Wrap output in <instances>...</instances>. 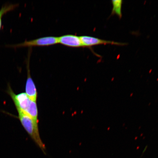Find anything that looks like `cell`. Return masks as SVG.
<instances>
[{
    "label": "cell",
    "mask_w": 158,
    "mask_h": 158,
    "mask_svg": "<svg viewBox=\"0 0 158 158\" xmlns=\"http://www.w3.org/2000/svg\"><path fill=\"white\" fill-rule=\"evenodd\" d=\"M18 112L19 118L23 127L45 154L46 148L40 136L38 126L35 125L32 118L28 114L21 111H18Z\"/></svg>",
    "instance_id": "cell-1"
},
{
    "label": "cell",
    "mask_w": 158,
    "mask_h": 158,
    "mask_svg": "<svg viewBox=\"0 0 158 158\" xmlns=\"http://www.w3.org/2000/svg\"><path fill=\"white\" fill-rule=\"evenodd\" d=\"M58 37L47 36L29 41H25L20 44L8 45V46L16 48L19 47H31L50 46L58 44Z\"/></svg>",
    "instance_id": "cell-2"
},
{
    "label": "cell",
    "mask_w": 158,
    "mask_h": 158,
    "mask_svg": "<svg viewBox=\"0 0 158 158\" xmlns=\"http://www.w3.org/2000/svg\"><path fill=\"white\" fill-rule=\"evenodd\" d=\"M29 50L27 60V77L26 83L25 93L28 96L30 99L32 101L36 102L37 98V92L34 81L31 77L30 69V59L31 53V48Z\"/></svg>",
    "instance_id": "cell-3"
},
{
    "label": "cell",
    "mask_w": 158,
    "mask_h": 158,
    "mask_svg": "<svg viewBox=\"0 0 158 158\" xmlns=\"http://www.w3.org/2000/svg\"><path fill=\"white\" fill-rule=\"evenodd\" d=\"M8 93L10 96L16 107L17 111L25 112L28 107L31 100L25 93L16 94L10 85H8Z\"/></svg>",
    "instance_id": "cell-4"
},
{
    "label": "cell",
    "mask_w": 158,
    "mask_h": 158,
    "mask_svg": "<svg viewBox=\"0 0 158 158\" xmlns=\"http://www.w3.org/2000/svg\"><path fill=\"white\" fill-rule=\"evenodd\" d=\"M83 47H90L96 45H101L110 44L118 45V46H124L127 44V43L115 42V41L105 40L88 35H82L80 36Z\"/></svg>",
    "instance_id": "cell-5"
},
{
    "label": "cell",
    "mask_w": 158,
    "mask_h": 158,
    "mask_svg": "<svg viewBox=\"0 0 158 158\" xmlns=\"http://www.w3.org/2000/svg\"><path fill=\"white\" fill-rule=\"evenodd\" d=\"M58 43L72 48L83 47L80 36L73 35H66L58 37Z\"/></svg>",
    "instance_id": "cell-6"
},
{
    "label": "cell",
    "mask_w": 158,
    "mask_h": 158,
    "mask_svg": "<svg viewBox=\"0 0 158 158\" xmlns=\"http://www.w3.org/2000/svg\"><path fill=\"white\" fill-rule=\"evenodd\" d=\"M24 112L30 116L35 125L38 126V109L36 102L31 100L28 107Z\"/></svg>",
    "instance_id": "cell-7"
},
{
    "label": "cell",
    "mask_w": 158,
    "mask_h": 158,
    "mask_svg": "<svg viewBox=\"0 0 158 158\" xmlns=\"http://www.w3.org/2000/svg\"><path fill=\"white\" fill-rule=\"evenodd\" d=\"M18 4H7L3 6L0 9V30L2 27V19L5 15L13 11L18 6Z\"/></svg>",
    "instance_id": "cell-8"
},
{
    "label": "cell",
    "mask_w": 158,
    "mask_h": 158,
    "mask_svg": "<svg viewBox=\"0 0 158 158\" xmlns=\"http://www.w3.org/2000/svg\"><path fill=\"white\" fill-rule=\"evenodd\" d=\"M112 3L113 8L112 10L111 15H116L118 16L119 18L122 17V6L123 4V1L121 0L112 1Z\"/></svg>",
    "instance_id": "cell-9"
}]
</instances>
